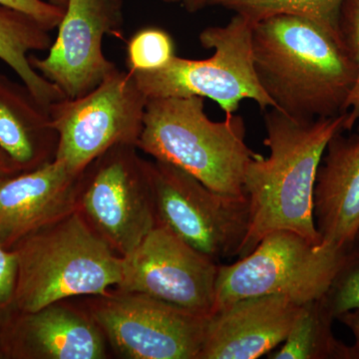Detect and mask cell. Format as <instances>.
I'll return each instance as SVG.
<instances>
[{
  "instance_id": "1",
  "label": "cell",
  "mask_w": 359,
  "mask_h": 359,
  "mask_svg": "<svg viewBox=\"0 0 359 359\" xmlns=\"http://www.w3.org/2000/svg\"><path fill=\"white\" fill-rule=\"evenodd\" d=\"M252 55L259 84L283 114L346 113L358 68L337 30L304 16H273L254 25Z\"/></svg>"
},
{
  "instance_id": "2",
  "label": "cell",
  "mask_w": 359,
  "mask_h": 359,
  "mask_svg": "<svg viewBox=\"0 0 359 359\" xmlns=\"http://www.w3.org/2000/svg\"><path fill=\"white\" fill-rule=\"evenodd\" d=\"M346 115L297 120L275 108L264 114L269 153L257 155L245 170L249 228L238 259L275 231H294L320 245L313 216L316 174L328 142L344 131Z\"/></svg>"
},
{
  "instance_id": "3",
  "label": "cell",
  "mask_w": 359,
  "mask_h": 359,
  "mask_svg": "<svg viewBox=\"0 0 359 359\" xmlns=\"http://www.w3.org/2000/svg\"><path fill=\"white\" fill-rule=\"evenodd\" d=\"M244 118L212 121L199 96L148 99L139 151L184 170L215 192L245 197V170L257 153L245 143Z\"/></svg>"
},
{
  "instance_id": "4",
  "label": "cell",
  "mask_w": 359,
  "mask_h": 359,
  "mask_svg": "<svg viewBox=\"0 0 359 359\" xmlns=\"http://www.w3.org/2000/svg\"><path fill=\"white\" fill-rule=\"evenodd\" d=\"M11 250L18 259V311L105 294L121 283L123 257L78 211L26 236Z\"/></svg>"
},
{
  "instance_id": "5",
  "label": "cell",
  "mask_w": 359,
  "mask_h": 359,
  "mask_svg": "<svg viewBox=\"0 0 359 359\" xmlns=\"http://www.w3.org/2000/svg\"><path fill=\"white\" fill-rule=\"evenodd\" d=\"M254 25L235 14L228 25L207 27L200 33L211 57L194 60L175 56L161 69L133 73L148 99L199 96L218 103L224 114L237 112L245 99L263 111L275 108L257 79L252 55Z\"/></svg>"
},
{
  "instance_id": "6",
  "label": "cell",
  "mask_w": 359,
  "mask_h": 359,
  "mask_svg": "<svg viewBox=\"0 0 359 359\" xmlns=\"http://www.w3.org/2000/svg\"><path fill=\"white\" fill-rule=\"evenodd\" d=\"M351 250L316 245L294 231H271L247 256L219 264L212 313L262 295H282L299 304L321 299Z\"/></svg>"
},
{
  "instance_id": "7",
  "label": "cell",
  "mask_w": 359,
  "mask_h": 359,
  "mask_svg": "<svg viewBox=\"0 0 359 359\" xmlns=\"http://www.w3.org/2000/svg\"><path fill=\"white\" fill-rule=\"evenodd\" d=\"M118 144L85 168L77 211L119 256L126 257L157 226L147 160Z\"/></svg>"
},
{
  "instance_id": "8",
  "label": "cell",
  "mask_w": 359,
  "mask_h": 359,
  "mask_svg": "<svg viewBox=\"0 0 359 359\" xmlns=\"http://www.w3.org/2000/svg\"><path fill=\"white\" fill-rule=\"evenodd\" d=\"M157 224L214 261L240 256L248 228L247 197L215 192L184 170L147 160Z\"/></svg>"
},
{
  "instance_id": "9",
  "label": "cell",
  "mask_w": 359,
  "mask_h": 359,
  "mask_svg": "<svg viewBox=\"0 0 359 359\" xmlns=\"http://www.w3.org/2000/svg\"><path fill=\"white\" fill-rule=\"evenodd\" d=\"M147 102L133 73L118 68L86 95L51 104L49 115L58 135L55 159L81 174L113 146L137 147Z\"/></svg>"
},
{
  "instance_id": "10",
  "label": "cell",
  "mask_w": 359,
  "mask_h": 359,
  "mask_svg": "<svg viewBox=\"0 0 359 359\" xmlns=\"http://www.w3.org/2000/svg\"><path fill=\"white\" fill-rule=\"evenodd\" d=\"M83 299L119 358L199 359L210 316L117 289Z\"/></svg>"
},
{
  "instance_id": "11",
  "label": "cell",
  "mask_w": 359,
  "mask_h": 359,
  "mask_svg": "<svg viewBox=\"0 0 359 359\" xmlns=\"http://www.w3.org/2000/svg\"><path fill=\"white\" fill-rule=\"evenodd\" d=\"M219 264L157 224L131 254L123 257L122 280L116 289L210 316Z\"/></svg>"
},
{
  "instance_id": "12",
  "label": "cell",
  "mask_w": 359,
  "mask_h": 359,
  "mask_svg": "<svg viewBox=\"0 0 359 359\" xmlns=\"http://www.w3.org/2000/svg\"><path fill=\"white\" fill-rule=\"evenodd\" d=\"M122 23L121 0H68L48 54L29 56L30 65L66 99L86 95L118 69L104 54L103 40Z\"/></svg>"
},
{
  "instance_id": "13",
  "label": "cell",
  "mask_w": 359,
  "mask_h": 359,
  "mask_svg": "<svg viewBox=\"0 0 359 359\" xmlns=\"http://www.w3.org/2000/svg\"><path fill=\"white\" fill-rule=\"evenodd\" d=\"M71 301L35 311H14L0 327V358H107L102 330L84 302L79 306Z\"/></svg>"
},
{
  "instance_id": "14",
  "label": "cell",
  "mask_w": 359,
  "mask_h": 359,
  "mask_svg": "<svg viewBox=\"0 0 359 359\" xmlns=\"http://www.w3.org/2000/svg\"><path fill=\"white\" fill-rule=\"evenodd\" d=\"M302 304L282 295L245 297L210 314L199 359H257L287 339Z\"/></svg>"
},
{
  "instance_id": "15",
  "label": "cell",
  "mask_w": 359,
  "mask_h": 359,
  "mask_svg": "<svg viewBox=\"0 0 359 359\" xmlns=\"http://www.w3.org/2000/svg\"><path fill=\"white\" fill-rule=\"evenodd\" d=\"M81 174L54 159L0 182V244L11 250L26 236L77 211Z\"/></svg>"
},
{
  "instance_id": "16",
  "label": "cell",
  "mask_w": 359,
  "mask_h": 359,
  "mask_svg": "<svg viewBox=\"0 0 359 359\" xmlns=\"http://www.w3.org/2000/svg\"><path fill=\"white\" fill-rule=\"evenodd\" d=\"M337 132L316 174L313 216L320 245L353 249L359 231V135Z\"/></svg>"
},
{
  "instance_id": "17",
  "label": "cell",
  "mask_w": 359,
  "mask_h": 359,
  "mask_svg": "<svg viewBox=\"0 0 359 359\" xmlns=\"http://www.w3.org/2000/svg\"><path fill=\"white\" fill-rule=\"evenodd\" d=\"M58 135L49 111L21 82L0 74V150L16 173L55 159Z\"/></svg>"
},
{
  "instance_id": "18",
  "label": "cell",
  "mask_w": 359,
  "mask_h": 359,
  "mask_svg": "<svg viewBox=\"0 0 359 359\" xmlns=\"http://www.w3.org/2000/svg\"><path fill=\"white\" fill-rule=\"evenodd\" d=\"M49 32L28 14L0 4V59L48 111L51 104L65 97L55 85L33 69L28 54L48 50L52 44Z\"/></svg>"
},
{
  "instance_id": "19",
  "label": "cell",
  "mask_w": 359,
  "mask_h": 359,
  "mask_svg": "<svg viewBox=\"0 0 359 359\" xmlns=\"http://www.w3.org/2000/svg\"><path fill=\"white\" fill-rule=\"evenodd\" d=\"M332 320L323 299L302 304L287 339L268 358L353 359L351 346L332 334Z\"/></svg>"
},
{
  "instance_id": "20",
  "label": "cell",
  "mask_w": 359,
  "mask_h": 359,
  "mask_svg": "<svg viewBox=\"0 0 359 359\" xmlns=\"http://www.w3.org/2000/svg\"><path fill=\"white\" fill-rule=\"evenodd\" d=\"M344 0H209V6L223 7L243 16L252 25L280 14L304 16L339 29Z\"/></svg>"
},
{
  "instance_id": "21",
  "label": "cell",
  "mask_w": 359,
  "mask_h": 359,
  "mask_svg": "<svg viewBox=\"0 0 359 359\" xmlns=\"http://www.w3.org/2000/svg\"><path fill=\"white\" fill-rule=\"evenodd\" d=\"M176 56L174 40L157 27L139 30L127 44V69L153 71L166 66Z\"/></svg>"
},
{
  "instance_id": "22",
  "label": "cell",
  "mask_w": 359,
  "mask_h": 359,
  "mask_svg": "<svg viewBox=\"0 0 359 359\" xmlns=\"http://www.w3.org/2000/svg\"><path fill=\"white\" fill-rule=\"evenodd\" d=\"M354 247L323 297V304L334 320L347 311L359 309V250Z\"/></svg>"
},
{
  "instance_id": "23",
  "label": "cell",
  "mask_w": 359,
  "mask_h": 359,
  "mask_svg": "<svg viewBox=\"0 0 359 359\" xmlns=\"http://www.w3.org/2000/svg\"><path fill=\"white\" fill-rule=\"evenodd\" d=\"M339 29L358 68V77L347 103L344 127V131H351L356 124L359 126V0H344L340 11Z\"/></svg>"
},
{
  "instance_id": "24",
  "label": "cell",
  "mask_w": 359,
  "mask_h": 359,
  "mask_svg": "<svg viewBox=\"0 0 359 359\" xmlns=\"http://www.w3.org/2000/svg\"><path fill=\"white\" fill-rule=\"evenodd\" d=\"M18 273L15 252L0 244V327L16 311Z\"/></svg>"
},
{
  "instance_id": "25",
  "label": "cell",
  "mask_w": 359,
  "mask_h": 359,
  "mask_svg": "<svg viewBox=\"0 0 359 359\" xmlns=\"http://www.w3.org/2000/svg\"><path fill=\"white\" fill-rule=\"evenodd\" d=\"M0 4L28 14L50 32L58 27L65 11L63 7L43 0H0Z\"/></svg>"
},
{
  "instance_id": "26",
  "label": "cell",
  "mask_w": 359,
  "mask_h": 359,
  "mask_svg": "<svg viewBox=\"0 0 359 359\" xmlns=\"http://www.w3.org/2000/svg\"><path fill=\"white\" fill-rule=\"evenodd\" d=\"M353 332L355 344L351 346L353 359H359V309L347 311L337 318Z\"/></svg>"
},
{
  "instance_id": "27",
  "label": "cell",
  "mask_w": 359,
  "mask_h": 359,
  "mask_svg": "<svg viewBox=\"0 0 359 359\" xmlns=\"http://www.w3.org/2000/svg\"><path fill=\"white\" fill-rule=\"evenodd\" d=\"M167 4H180L189 13H197L209 6V0H164Z\"/></svg>"
},
{
  "instance_id": "28",
  "label": "cell",
  "mask_w": 359,
  "mask_h": 359,
  "mask_svg": "<svg viewBox=\"0 0 359 359\" xmlns=\"http://www.w3.org/2000/svg\"><path fill=\"white\" fill-rule=\"evenodd\" d=\"M15 170L9 160L7 159L6 156L0 150V182L4 181V179L9 178V177L16 175Z\"/></svg>"
},
{
  "instance_id": "29",
  "label": "cell",
  "mask_w": 359,
  "mask_h": 359,
  "mask_svg": "<svg viewBox=\"0 0 359 359\" xmlns=\"http://www.w3.org/2000/svg\"><path fill=\"white\" fill-rule=\"evenodd\" d=\"M50 2H52V4H56V6L66 8V6H67L68 0H50Z\"/></svg>"
},
{
  "instance_id": "30",
  "label": "cell",
  "mask_w": 359,
  "mask_h": 359,
  "mask_svg": "<svg viewBox=\"0 0 359 359\" xmlns=\"http://www.w3.org/2000/svg\"><path fill=\"white\" fill-rule=\"evenodd\" d=\"M356 243H359V231L358 233V236H356Z\"/></svg>"
}]
</instances>
